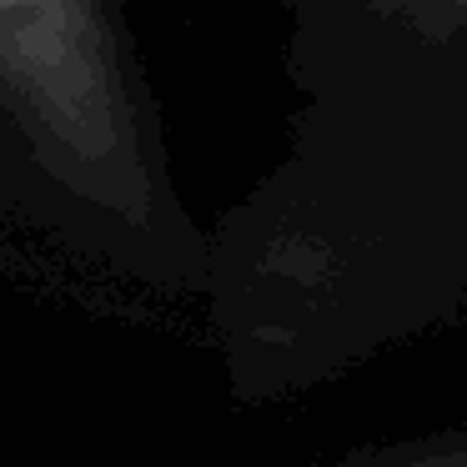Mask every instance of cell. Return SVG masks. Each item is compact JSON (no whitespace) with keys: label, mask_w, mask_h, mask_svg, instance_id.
<instances>
[{"label":"cell","mask_w":467,"mask_h":467,"mask_svg":"<svg viewBox=\"0 0 467 467\" xmlns=\"http://www.w3.org/2000/svg\"><path fill=\"white\" fill-rule=\"evenodd\" d=\"M206 266L126 0H0V276L171 312L202 306Z\"/></svg>","instance_id":"obj_1"},{"label":"cell","mask_w":467,"mask_h":467,"mask_svg":"<svg viewBox=\"0 0 467 467\" xmlns=\"http://www.w3.org/2000/svg\"><path fill=\"white\" fill-rule=\"evenodd\" d=\"M296 467H467V422L417 437H392V442H367L352 447V452L317 457V462H296Z\"/></svg>","instance_id":"obj_3"},{"label":"cell","mask_w":467,"mask_h":467,"mask_svg":"<svg viewBox=\"0 0 467 467\" xmlns=\"http://www.w3.org/2000/svg\"><path fill=\"white\" fill-rule=\"evenodd\" d=\"M292 11V71L327 76L352 71L377 51L387 31H407V21H432V31H447V21H467L462 0H286Z\"/></svg>","instance_id":"obj_2"}]
</instances>
